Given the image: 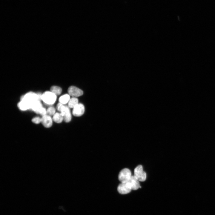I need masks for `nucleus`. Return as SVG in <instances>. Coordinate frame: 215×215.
<instances>
[{
  "mask_svg": "<svg viewBox=\"0 0 215 215\" xmlns=\"http://www.w3.org/2000/svg\"><path fill=\"white\" fill-rule=\"evenodd\" d=\"M41 99L46 104L51 105L56 100V95L50 91H46L41 95Z\"/></svg>",
  "mask_w": 215,
  "mask_h": 215,
  "instance_id": "nucleus-1",
  "label": "nucleus"
},
{
  "mask_svg": "<svg viewBox=\"0 0 215 215\" xmlns=\"http://www.w3.org/2000/svg\"><path fill=\"white\" fill-rule=\"evenodd\" d=\"M134 176L139 181L143 182L145 180L146 174L143 171L142 165H139L135 168Z\"/></svg>",
  "mask_w": 215,
  "mask_h": 215,
  "instance_id": "nucleus-2",
  "label": "nucleus"
},
{
  "mask_svg": "<svg viewBox=\"0 0 215 215\" xmlns=\"http://www.w3.org/2000/svg\"><path fill=\"white\" fill-rule=\"evenodd\" d=\"M132 175L130 171L127 168H124L121 171L118 175V179L121 182L128 181Z\"/></svg>",
  "mask_w": 215,
  "mask_h": 215,
  "instance_id": "nucleus-3",
  "label": "nucleus"
},
{
  "mask_svg": "<svg viewBox=\"0 0 215 215\" xmlns=\"http://www.w3.org/2000/svg\"><path fill=\"white\" fill-rule=\"evenodd\" d=\"M41 95L33 92H30L22 96L21 98V100L24 99L26 100L30 103L31 105L34 102L37 100H39L40 99H41Z\"/></svg>",
  "mask_w": 215,
  "mask_h": 215,
  "instance_id": "nucleus-4",
  "label": "nucleus"
},
{
  "mask_svg": "<svg viewBox=\"0 0 215 215\" xmlns=\"http://www.w3.org/2000/svg\"><path fill=\"white\" fill-rule=\"evenodd\" d=\"M117 190L120 194H124L130 193L131 188L127 182H121L117 187Z\"/></svg>",
  "mask_w": 215,
  "mask_h": 215,
  "instance_id": "nucleus-5",
  "label": "nucleus"
},
{
  "mask_svg": "<svg viewBox=\"0 0 215 215\" xmlns=\"http://www.w3.org/2000/svg\"><path fill=\"white\" fill-rule=\"evenodd\" d=\"M68 92L70 96L75 97L80 96L82 95L83 93L82 90H81L73 86L69 87Z\"/></svg>",
  "mask_w": 215,
  "mask_h": 215,
  "instance_id": "nucleus-6",
  "label": "nucleus"
},
{
  "mask_svg": "<svg viewBox=\"0 0 215 215\" xmlns=\"http://www.w3.org/2000/svg\"><path fill=\"white\" fill-rule=\"evenodd\" d=\"M84 105L81 103H78L73 108L72 114L75 116H80L84 114Z\"/></svg>",
  "mask_w": 215,
  "mask_h": 215,
  "instance_id": "nucleus-7",
  "label": "nucleus"
},
{
  "mask_svg": "<svg viewBox=\"0 0 215 215\" xmlns=\"http://www.w3.org/2000/svg\"><path fill=\"white\" fill-rule=\"evenodd\" d=\"M130 185L132 190H136L140 186L139 181L134 176H132L130 179L127 181Z\"/></svg>",
  "mask_w": 215,
  "mask_h": 215,
  "instance_id": "nucleus-8",
  "label": "nucleus"
},
{
  "mask_svg": "<svg viewBox=\"0 0 215 215\" xmlns=\"http://www.w3.org/2000/svg\"><path fill=\"white\" fill-rule=\"evenodd\" d=\"M63 117V120L66 122H70L71 119V115L69 107L66 106L60 113Z\"/></svg>",
  "mask_w": 215,
  "mask_h": 215,
  "instance_id": "nucleus-9",
  "label": "nucleus"
},
{
  "mask_svg": "<svg viewBox=\"0 0 215 215\" xmlns=\"http://www.w3.org/2000/svg\"><path fill=\"white\" fill-rule=\"evenodd\" d=\"M52 119L50 116L46 115L41 118V122L43 125L45 127H51L52 125Z\"/></svg>",
  "mask_w": 215,
  "mask_h": 215,
  "instance_id": "nucleus-10",
  "label": "nucleus"
},
{
  "mask_svg": "<svg viewBox=\"0 0 215 215\" xmlns=\"http://www.w3.org/2000/svg\"><path fill=\"white\" fill-rule=\"evenodd\" d=\"M31 104L24 99L21 100L18 103V106L21 110H25L31 108Z\"/></svg>",
  "mask_w": 215,
  "mask_h": 215,
  "instance_id": "nucleus-11",
  "label": "nucleus"
},
{
  "mask_svg": "<svg viewBox=\"0 0 215 215\" xmlns=\"http://www.w3.org/2000/svg\"><path fill=\"white\" fill-rule=\"evenodd\" d=\"M42 107V104L38 100L34 102L31 104L30 109L36 113H38L39 110Z\"/></svg>",
  "mask_w": 215,
  "mask_h": 215,
  "instance_id": "nucleus-12",
  "label": "nucleus"
},
{
  "mask_svg": "<svg viewBox=\"0 0 215 215\" xmlns=\"http://www.w3.org/2000/svg\"><path fill=\"white\" fill-rule=\"evenodd\" d=\"M78 103V99L76 97H73L70 99L68 103V107L73 108Z\"/></svg>",
  "mask_w": 215,
  "mask_h": 215,
  "instance_id": "nucleus-13",
  "label": "nucleus"
},
{
  "mask_svg": "<svg viewBox=\"0 0 215 215\" xmlns=\"http://www.w3.org/2000/svg\"><path fill=\"white\" fill-rule=\"evenodd\" d=\"M53 120L54 122L59 123L63 120V117L60 113H56L53 115Z\"/></svg>",
  "mask_w": 215,
  "mask_h": 215,
  "instance_id": "nucleus-14",
  "label": "nucleus"
},
{
  "mask_svg": "<svg viewBox=\"0 0 215 215\" xmlns=\"http://www.w3.org/2000/svg\"><path fill=\"white\" fill-rule=\"evenodd\" d=\"M70 96L69 94H65L61 96L59 99V102L64 105L68 103L70 99Z\"/></svg>",
  "mask_w": 215,
  "mask_h": 215,
  "instance_id": "nucleus-15",
  "label": "nucleus"
},
{
  "mask_svg": "<svg viewBox=\"0 0 215 215\" xmlns=\"http://www.w3.org/2000/svg\"><path fill=\"white\" fill-rule=\"evenodd\" d=\"M50 91L56 95H59L62 93V89L60 87L53 86H52L50 89Z\"/></svg>",
  "mask_w": 215,
  "mask_h": 215,
  "instance_id": "nucleus-16",
  "label": "nucleus"
},
{
  "mask_svg": "<svg viewBox=\"0 0 215 215\" xmlns=\"http://www.w3.org/2000/svg\"><path fill=\"white\" fill-rule=\"evenodd\" d=\"M56 110L53 107H50L47 110V115L52 116H53L55 113Z\"/></svg>",
  "mask_w": 215,
  "mask_h": 215,
  "instance_id": "nucleus-17",
  "label": "nucleus"
},
{
  "mask_svg": "<svg viewBox=\"0 0 215 215\" xmlns=\"http://www.w3.org/2000/svg\"><path fill=\"white\" fill-rule=\"evenodd\" d=\"M38 113L43 116L47 115V110L44 108L42 107L39 110Z\"/></svg>",
  "mask_w": 215,
  "mask_h": 215,
  "instance_id": "nucleus-18",
  "label": "nucleus"
},
{
  "mask_svg": "<svg viewBox=\"0 0 215 215\" xmlns=\"http://www.w3.org/2000/svg\"><path fill=\"white\" fill-rule=\"evenodd\" d=\"M65 105L64 104L59 102L57 105V110L60 112H62L65 107Z\"/></svg>",
  "mask_w": 215,
  "mask_h": 215,
  "instance_id": "nucleus-19",
  "label": "nucleus"
},
{
  "mask_svg": "<svg viewBox=\"0 0 215 215\" xmlns=\"http://www.w3.org/2000/svg\"><path fill=\"white\" fill-rule=\"evenodd\" d=\"M32 121L35 124H38L41 122V118L39 117H35L32 119Z\"/></svg>",
  "mask_w": 215,
  "mask_h": 215,
  "instance_id": "nucleus-20",
  "label": "nucleus"
}]
</instances>
